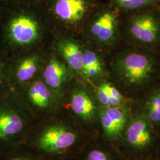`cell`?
<instances>
[{
    "label": "cell",
    "mask_w": 160,
    "mask_h": 160,
    "mask_svg": "<svg viewBox=\"0 0 160 160\" xmlns=\"http://www.w3.org/2000/svg\"><path fill=\"white\" fill-rule=\"evenodd\" d=\"M38 6L54 35L81 39L94 4L92 0H43Z\"/></svg>",
    "instance_id": "obj_2"
},
{
    "label": "cell",
    "mask_w": 160,
    "mask_h": 160,
    "mask_svg": "<svg viewBox=\"0 0 160 160\" xmlns=\"http://www.w3.org/2000/svg\"><path fill=\"white\" fill-rule=\"evenodd\" d=\"M88 160H109L106 155L102 151L93 150L88 155Z\"/></svg>",
    "instance_id": "obj_21"
},
{
    "label": "cell",
    "mask_w": 160,
    "mask_h": 160,
    "mask_svg": "<svg viewBox=\"0 0 160 160\" xmlns=\"http://www.w3.org/2000/svg\"><path fill=\"white\" fill-rule=\"evenodd\" d=\"M42 1L43 0H15L14 2L23 3V4H30V5L38 6L40 4Z\"/></svg>",
    "instance_id": "obj_22"
},
{
    "label": "cell",
    "mask_w": 160,
    "mask_h": 160,
    "mask_svg": "<svg viewBox=\"0 0 160 160\" xmlns=\"http://www.w3.org/2000/svg\"><path fill=\"white\" fill-rule=\"evenodd\" d=\"M100 120L108 136L114 137L119 135L126 123L125 113L119 106L104 107L100 110Z\"/></svg>",
    "instance_id": "obj_13"
},
{
    "label": "cell",
    "mask_w": 160,
    "mask_h": 160,
    "mask_svg": "<svg viewBox=\"0 0 160 160\" xmlns=\"http://www.w3.org/2000/svg\"><path fill=\"white\" fill-rule=\"evenodd\" d=\"M128 142L135 147H143L151 140V132L147 123L141 119L133 122L129 125L126 133Z\"/></svg>",
    "instance_id": "obj_15"
},
{
    "label": "cell",
    "mask_w": 160,
    "mask_h": 160,
    "mask_svg": "<svg viewBox=\"0 0 160 160\" xmlns=\"http://www.w3.org/2000/svg\"><path fill=\"white\" fill-rule=\"evenodd\" d=\"M40 75L46 85L61 100L66 88L77 78L74 72L51 46L46 51Z\"/></svg>",
    "instance_id": "obj_4"
},
{
    "label": "cell",
    "mask_w": 160,
    "mask_h": 160,
    "mask_svg": "<svg viewBox=\"0 0 160 160\" xmlns=\"http://www.w3.org/2000/svg\"><path fill=\"white\" fill-rule=\"evenodd\" d=\"M51 48L74 72L77 78L83 81L82 40L71 35H54Z\"/></svg>",
    "instance_id": "obj_9"
},
{
    "label": "cell",
    "mask_w": 160,
    "mask_h": 160,
    "mask_svg": "<svg viewBox=\"0 0 160 160\" xmlns=\"http://www.w3.org/2000/svg\"><path fill=\"white\" fill-rule=\"evenodd\" d=\"M7 160H30L28 158H23V157H12L9 158Z\"/></svg>",
    "instance_id": "obj_23"
},
{
    "label": "cell",
    "mask_w": 160,
    "mask_h": 160,
    "mask_svg": "<svg viewBox=\"0 0 160 160\" xmlns=\"http://www.w3.org/2000/svg\"><path fill=\"white\" fill-rule=\"evenodd\" d=\"M129 30L134 38L145 43H154L160 36L159 24L149 14H143L134 18Z\"/></svg>",
    "instance_id": "obj_11"
},
{
    "label": "cell",
    "mask_w": 160,
    "mask_h": 160,
    "mask_svg": "<svg viewBox=\"0 0 160 160\" xmlns=\"http://www.w3.org/2000/svg\"><path fill=\"white\" fill-rule=\"evenodd\" d=\"M69 108L83 120L92 119L96 113V106L92 97L80 87H73L69 97Z\"/></svg>",
    "instance_id": "obj_12"
},
{
    "label": "cell",
    "mask_w": 160,
    "mask_h": 160,
    "mask_svg": "<svg viewBox=\"0 0 160 160\" xmlns=\"http://www.w3.org/2000/svg\"><path fill=\"white\" fill-rule=\"evenodd\" d=\"M104 68L99 55L83 42L82 79L83 81H92L103 76Z\"/></svg>",
    "instance_id": "obj_14"
},
{
    "label": "cell",
    "mask_w": 160,
    "mask_h": 160,
    "mask_svg": "<svg viewBox=\"0 0 160 160\" xmlns=\"http://www.w3.org/2000/svg\"><path fill=\"white\" fill-rule=\"evenodd\" d=\"M24 126L23 109L7 90L0 94V145L14 139Z\"/></svg>",
    "instance_id": "obj_7"
},
{
    "label": "cell",
    "mask_w": 160,
    "mask_h": 160,
    "mask_svg": "<svg viewBox=\"0 0 160 160\" xmlns=\"http://www.w3.org/2000/svg\"><path fill=\"white\" fill-rule=\"evenodd\" d=\"M77 135L63 125H58L48 128L39 139L40 148L48 152L65 150L75 143Z\"/></svg>",
    "instance_id": "obj_10"
},
{
    "label": "cell",
    "mask_w": 160,
    "mask_h": 160,
    "mask_svg": "<svg viewBox=\"0 0 160 160\" xmlns=\"http://www.w3.org/2000/svg\"><path fill=\"white\" fill-rule=\"evenodd\" d=\"M1 4L0 3V14H1Z\"/></svg>",
    "instance_id": "obj_25"
},
{
    "label": "cell",
    "mask_w": 160,
    "mask_h": 160,
    "mask_svg": "<svg viewBox=\"0 0 160 160\" xmlns=\"http://www.w3.org/2000/svg\"><path fill=\"white\" fill-rule=\"evenodd\" d=\"M118 16L111 10H100L90 17L81 35L84 43L90 41L98 46H110L117 34Z\"/></svg>",
    "instance_id": "obj_5"
},
{
    "label": "cell",
    "mask_w": 160,
    "mask_h": 160,
    "mask_svg": "<svg viewBox=\"0 0 160 160\" xmlns=\"http://www.w3.org/2000/svg\"><path fill=\"white\" fill-rule=\"evenodd\" d=\"M15 0H0V3L1 4H6L14 2Z\"/></svg>",
    "instance_id": "obj_24"
},
{
    "label": "cell",
    "mask_w": 160,
    "mask_h": 160,
    "mask_svg": "<svg viewBox=\"0 0 160 160\" xmlns=\"http://www.w3.org/2000/svg\"><path fill=\"white\" fill-rule=\"evenodd\" d=\"M9 57L0 51V94L8 90L7 77Z\"/></svg>",
    "instance_id": "obj_16"
},
{
    "label": "cell",
    "mask_w": 160,
    "mask_h": 160,
    "mask_svg": "<svg viewBox=\"0 0 160 160\" xmlns=\"http://www.w3.org/2000/svg\"><path fill=\"white\" fill-rule=\"evenodd\" d=\"M10 92L16 102L23 101L30 108L42 112L55 109L61 101L46 85L40 75L16 91Z\"/></svg>",
    "instance_id": "obj_6"
},
{
    "label": "cell",
    "mask_w": 160,
    "mask_h": 160,
    "mask_svg": "<svg viewBox=\"0 0 160 160\" xmlns=\"http://www.w3.org/2000/svg\"><path fill=\"white\" fill-rule=\"evenodd\" d=\"M99 86L106 92L112 98H114L115 100H119L120 102L123 101V97L121 95L120 92L110 83L104 82L100 85H99Z\"/></svg>",
    "instance_id": "obj_20"
},
{
    "label": "cell",
    "mask_w": 160,
    "mask_h": 160,
    "mask_svg": "<svg viewBox=\"0 0 160 160\" xmlns=\"http://www.w3.org/2000/svg\"><path fill=\"white\" fill-rule=\"evenodd\" d=\"M148 114L150 119L154 122H160V93L154 94L149 102Z\"/></svg>",
    "instance_id": "obj_17"
},
{
    "label": "cell",
    "mask_w": 160,
    "mask_h": 160,
    "mask_svg": "<svg viewBox=\"0 0 160 160\" xmlns=\"http://www.w3.org/2000/svg\"><path fill=\"white\" fill-rule=\"evenodd\" d=\"M112 2L125 9L133 10L150 3L152 0H111Z\"/></svg>",
    "instance_id": "obj_19"
},
{
    "label": "cell",
    "mask_w": 160,
    "mask_h": 160,
    "mask_svg": "<svg viewBox=\"0 0 160 160\" xmlns=\"http://www.w3.org/2000/svg\"><path fill=\"white\" fill-rule=\"evenodd\" d=\"M54 34L38 6L13 2L1 4L0 51L8 57L46 49Z\"/></svg>",
    "instance_id": "obj_1"
},
{
    "label": "cell",
    "mask_w": 160,
    "mask_h": 160,
    "mask_svg": "<svg viewBox=\"0 0 160 160\" xmlns=\"http://www.w3.org/2000/svg\"><path fill=\"white\" fill-rule=\"evenodd\" d=\"M48 49L23 52L9 57L7 77L9 92L16 91L40 75Z\"/></svg>",
    "instance_id": "obj_3"
},
{
    "label": "cell",
    "mask_w": 160,
    "mask_h": 160,
    "mask_svg": "<svg viewBox=\"0 0 160 160\" xmlns=\"http://www.w3.org/2000/svg\"><path fill=\"white\" fill-rule=\"evenodd\" d=\"M154 69L152 60L139 53H131L119 58L114 63L116 75L131 85H139L147 81Z\"/></svg>",
    "instance_id": "obj_8"
},
{
    "label": "cell",
    "mask_w": 160,
    "mask_h": 160,
    "mask_svg": "<svg viewBox=\"0 0 160 160\" xmlns=\"http://www.w3.org/2000/svg\"><path fill=\"white\" fill-rule=\"evenodd\" d=\"M96 96L99 102L104 107L119 106L122 102L112 98L100 86L96 87Z\"/></svg>",
    "instance_id": "obj_18"
}]
</instances>
